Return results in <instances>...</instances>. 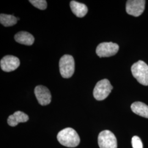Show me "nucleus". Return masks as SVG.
<instances>
[{
  "label": "nucleus",
  "instance_id": "f03ea898",
  "mask_svg": "<svg viewBox=\"0 0 148 148\" xmlns=\"http://www.w3.org/2000/svg\"><path fill=\"white\" fill-rule=\"evenodd\" d=\"M133 77L138 82L144 85L148 86V65L142 60H139L133 64L131 67Z\"/></svg>",
  "mask_w": 148,
  "mask_h": 148
},
{
  "label": "nucleus",
  "instance_id": "4468645a",
  "mask_svg": "<svg viewBox=\"0 0 148 148\" xmlns=\"http://www.w3.org/2000/svg\"><path fill=\"white\" fill-rule=\"evenodd\" d=\"M18 21V18L13 15L1 14L0 23L4 27H9L16 25Z\"/></svg>",
  "mask_w": 148,
  "mask_h": 148
},
{
  "label": "nucleus",
  "instance_id": "0eeeda50",
  "mask_svg": "<svg viewBox=\"0 0 148 148\" xmlns=\"http://www.w3.org/2000/svg\"><path fill=\"white\" fill-rule=\"evenodd\" d=\"M145 5L144 0H128L126 3V10L130 15L139 16L144 11Z\"/></svg>",
  "mask_w": 148,
  "mask_h": 148
},
{
  "label": "nucleus",
  "instance_id": "9d476101",
  "mask_svg": "<svg viewBox=\"0 0 148 148\" xmlns=\"http://www.w3.org/2000/svg\"><path fill=\"white\" fill-rule=\"evenodd\" d=\"M29 119V116L26 114L22 111H18L8 117L7 122L10 126L15 127L19 123L26 122Z\"/></svg>",
  "mask_w": 148,
  "mask_h": 148
},
{
  "label": "nucleus",
  "instance_id": "ddd939ff",
  "mask_svg": "<svg viewBox=\"0 0 148 148\" xmlns=\"http://www.w3.org/2000/svg\"><path fill=\"white\" fill-rule=\"evenodd\" d=\"M131 108L134 114L148 119V106L145 103L136 101L133 103Z\"/></svg>",
  "mask_w": 148,
  "mask_h": 148
},
{
  "label": "nucleus",
  "instance_id": "f257e3e1",
  "mask_svg": "<svg viewBox=\"0 0 148 148\" xmlns=\"http://www.w3.org/2000/svg\"><path fill=\"white\" fill-rule=\"evenodd\" d=\"M59 142L65 147L74 148L79 145L80 138L77 133L72 128L62 130L57 135Z\"/></svg>",
  "mask_w": 148,
  "mask_h": 148
},
{
  "label": "nucleus",
  "instance_id": "20e7f679",
  "mask_svg": "<svg viewBox=\"0 0 148 148\" xmlns=\"http://www.w3.org/2000/svg\"><path fill=\"white\" fill-rule=\"evenodd\" d=\"M112 88L113 87L108 79H101L95 85L93 90V96L97 101L104 100L111 93Z\"/></svg>",
  "mask_w": 148,
  "mask_h": 148
},
{
  "label": "nucleus",
  "instance_id": "f8f14e48",
  "mask_svg": "<svg viewBox=\"0 0 148 148\" xmlns=\"http://www.w3.org/2000/svg\"><path fill=\"white\" fill-rule=\"evenodd\" d=\"M16 42L27 46H32L34 43L35 38L31 34L27 32H20L14 36Z\"/></svg>",
  "mask_w": 148,
  "mask_h": 148
},
{
  "label": "nucleus",
  "instance_id": "7ed1b4c3",
  "mask_svg": "<svg viewBox=\"0 0 148 148\" xmlns=\"http://www.w3.org/2000/svg\"><path fill=\"white\" fill-rule=\"evenodd\" d=\"M59 70L63 78L71 77L75 71V60L73 56L65 54L59 60Z\"/></svg>",
  "mask_w": 148,
  "mask_h": 148
},
{
  "label": "nucleus",
  "instance_id": "2eb2a0df",
  "mask_svg": "<svg viewBox=\"0 0 148 148\" xmlns=\"http://www.w3.org/2000/svg\"><path fill=\"white\" fill-rule=\"evenodd\" d=\"M29 2L36 8L41 10H45L47 8V2L45 0H30Z\"/></svg>",
  "mask_w": 148,
  "mask_h": 148
},
{
  "label": "nucleus",
  "instance_id": "9b49d317",
  "mask_svg": "<svg viewBox=\"0 0 148 148\" xmlns=\"http://www.w3.org/2000/svg\"><path fill=\"white\" fill-rule=\"evenodd\" d=\"M71 10L74 14L77 17L82 18L88 12V8L85 4L75 1H71L70 3Z\"/></svg>",
  "mask_w": 148,
  "mask_h": 148
},
{
  "label": "nucleus",
  "instance_id": "423d86ee",
  "mask_svg": "<svg viewBox=\"0 0 148 148\" xmlns=\"http://www.w3.org/2000/svg\"><path fill=\"white\" fill-rule=\"evenodd\" d=\"M119 45L112 42L100 43L96 48V53L100 58L109 57L115 55L119 51Z\"/></svg>",
  "mask_w": 148,
  "mask_h": 148
},
{
  "label": "nucleus",
  "instance_id": "dca6fc26",
  "mask_svg": "<svg viewBox=\"0 0 148 148\" xmlns=\"http://www.w3.org/2000/svg\"><path fill=\"white\" fill-rule=\"evenodd\" d=\"M133 148H143V143L140 138L138 136H134L132 139Z\"/></svg>",
  "mask_w": 148,
  "mask_h": 148
},
{
  "label": "nucleus",
  "instance_id": "39448f33",
  "mask_svg": "<svg viewBox=\"0 0 148 148\" xmlns=\"http://www.w3.org/2000/svg\"><path fill=\"white\" fill-rule=\"evenodd\" d=\"M100 148H117V139L113 133L109 130L101 132L98 138Z\"/></svg>",
  "mask_w": 148,
  "mask_h": 148
},
{
  "label": "nucleus",
  "instance_id": "6e6552de",
  "mask_svg": "<svg viewBox=\"0 0 148 148\" xmlns=\"http://www.w3.org/2000/svg\"><path fill=\"white\" fill-rule=\"evenodd\" d=\"M1 68L5 72H11L17 69L20 65V60L16 57L8 55L1 60Z\"/></svg>",
  "mask_w": 148,
  "mask_h": 148
},
{
  "label": "nucleus",
  "instance_id": "1a4fd4ad",
  "mask_svg": "<svg viewBox=\"0 0 148 148\" xmlns=\"http://www.w3.org/2000/svg\"><path fill=\"white\" fill-rule=\"evenodd\" d=\"M34 93L38 102L41 106L48 105L51 101V94L49 90L42 85L37 86L34 90Z\"/></svg>",
  "mask_w": 148,
  "mask_h": 148
}]
</instances>
